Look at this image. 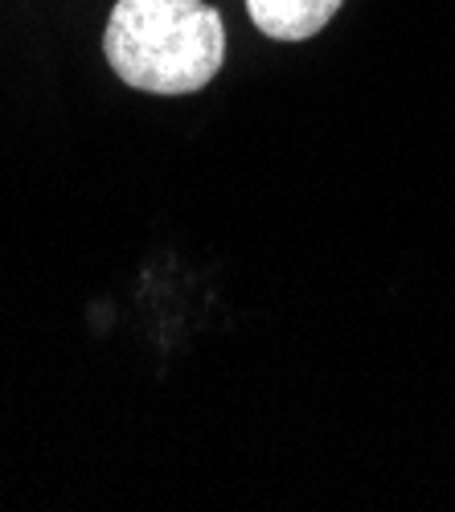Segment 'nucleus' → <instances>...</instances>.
<instances>
[{
    "mask_svg": "<svg viewBox=\"0 0 455 512\" xmlns=\"http://www.w3.org/2000/svg\"><path fill=\"white\" fill-rule=\"evenodd\" d=\"M345 0H246L255 29L271 41H308L337 17Z\"/></svg>",
    "mask_w": 455,
    "mask_h": 512,
    "instance_id": "f03ea898",
    "label": "nucleus"
},
{
    "mask_svg": "<svg viewBox=\"0 0 455 512\" xmlns=\"http://www.w3.org/2000/svg\"><path fill=\"white\" fill-rule=\"evenodd\" d=\"M103 54L136 91L193 95L210 87L226 62V29L205 0H119Z\"/></svg>",
    "mask_w": 455,
    "mask_h": 512,
    "instance_id": "f257e3e1",
    "label": "nucleus"
}]
</instances>
